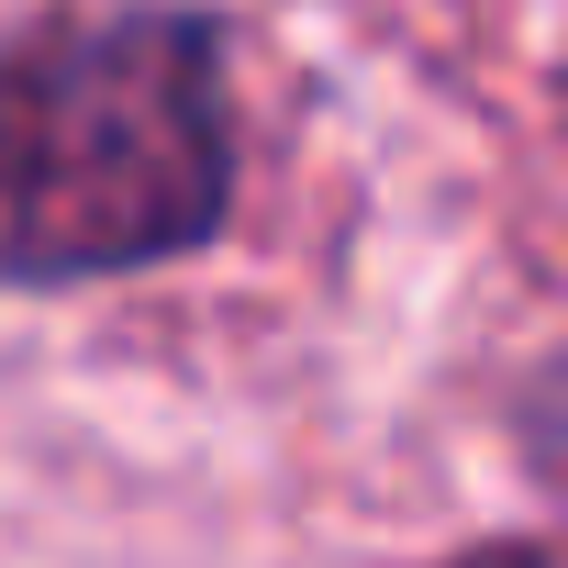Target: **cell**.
<instances>
[{
  "label": "cell",
  "mask_w": 568,
  "mask_h": 568,
  "mask_svg": "<svg viewBox=\"0 0 568 568\" xmlns=\"http://www.w3.org/2000/svg\"><path fill=\"white\" fill-rule=\"evenodd\" d=\"M234 179L212 34L179 12H68L0 45V278L156 267Z\"/></svg>",
  "instance_id": "obj_1"
},
{
  "label": "cell",
  "mask_w": 568,
  "mask_h": 568,
  "mask_svg": "<svg viewBox=\"0 0 568 568\" xmlns=\"http://www.w3.org/2000/svg\"><path fill=\"white\" fill-rule=\"evenodd\" d=\"M468 568H568V557H546V546H490V557H468Z\"/></svg>",
  "instance_id": "obj_2"
}]
</instances>
